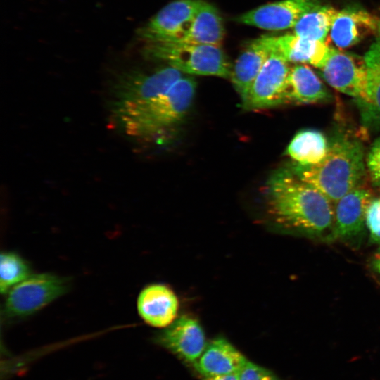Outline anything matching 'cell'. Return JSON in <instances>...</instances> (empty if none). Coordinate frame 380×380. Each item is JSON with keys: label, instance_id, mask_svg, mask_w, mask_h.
<instances>
[{"label": "cell", "instance_id": "obj_20", "mask_svg": "<svg viewBox=\"0 0 380 380\" xmlns=\"http://www.w3.org/2000/svg\"><path fill=\"white\" fill-rule=\"evenodd\" d=\"M378 37L365 56L367 72V101L359 106L365 123L380 125V23Z\"/></svg>", "mask_w": 380, "mask_h": 380}, {"label": "cell", "instance_id": "obj_6", "mask_svg": "<svg viewBox=\"0 0 380 380\" xmlns=\"http://www.w3.org/2000/svg\"><path fill=\"white\" fill-rule=\"evenodd\" d=\"M288 63L274 46L254 80L246 101L242 104L244 109L257 110L286 104L288 79L291 70Z\"/></svg>", "mask_w": 380, "mask_h": 380}, {"label": "cell", "instance_id": "obj_8", "mask_svg": "<svg viewBox=\"0 0 380 380\" xmlns=\"http://www.w3.org/2000/svg\"><path fill=\"white\" fill-rule=\"evenodd\" d=\"M320 69L322 77L334 89L355 98L358 105L367 101V72L365 60L331 49L326 63Z\"/></svg>", "mask_w": 380, "mask_h": 380}, {"label": "cell", "instance_id": "obj_28", "mask_svg": "<svg viewBox=\"0 0 380 380\" xmlns=\"http://www.w3.org/2000/svg\"><path fill=\"white\" fill-rule=\"evenodd\" d=\"M372 267L374 270L379 274L380 276V252L377 253L372 260Z\"/></svg>", "mask_w": 380, "mask_h": 380}, {"label": "cell", "instance_id": "obj_11", "mask_svg": "<svg viewBox=\"0 0 380 380\" xmlns=\"http://www.w3.org/2000/svg\"><path fill=\"white\" fill-rule=\"evenodd\" d=\"M158 342L186 362L194 363L206 346L203 330L197 320L182 316L158 336Z\"/></svg>", "mask_w": 380, "mask_h": 380}, {"label": "cell", "instance_id": "obj_22", "mask_svg": "<svg viewBox=\"0 0 380 380\" xmlns=\"http://www.w3.org/2000/svg\"><path fill=\"white\" fill-rule=\"evenodd\" d=\"M338 13L332 6L319 5L302 15L293 27L294 34L324 42Z\"/></svg>", "mask_w": 380, "mask_h": 380}, {"label": "cell", "instance_id": "obj_21", "mask_svg": "<svg viewBox=\"0 0 380 380\" xmlns=\"http://www.w3.org/2000/svg\"><path fill=\"white\" fill-rule=\"evenodd\" d=\"M329 143L321 132L303 129L295 134L287 146V155L293 163L308 166L320 163L326 156Z\"/></svg>", "mask_w": 380, "mask_h": 380}, {"label": "cell", "instance_id": "obj_13", "mask_svg": "<svg viewBox=\"0 0 380 380\" xmlns=\"http://www.w3.org/2000/svg\"><path fill=\"white\" fill-rule=\"evenodd\" d=\"M274 49L272 36L251 42L232 66L230 80L243 104L251 86Z\"/></svg>", "mask_w": 380, "mask_h": 380}, {"label": "cell", "instance_id": "obj_10", "mask_svg": "<svg viewBox=\"0 0 380 380\" xmlns=\"http://www.w3.org/2000/svg\"><path fill=\"white\" fill-rule=\"evenodd\" d=\"M322 0H281L262 5L238 16L240 23L266 30L293 27L303 14L321 5Z\"/></svg>", "mask_w": 380, "mask_h": 380}, {"label": "cell", "instance_id": "obj_4", "mask_svg": "<svg viewBox=\"0 0 380 380\" xmlns=\"http://www.w3.org/2000/svg\"><path fill=\"white\" fill-rule=\"evenodd\" d=\"M146 56L165 61L182 73L229 79L232 66L220 46L175 42L147 43Z\"/></svg>", "mask_w": 380, "mask_h": 380}, {"label": "cell", "instance_id": "obj_25", "mask_svg": "<svg viewBox=\"0 0 380 380\" xmlns=\"http://www.w3.org/2000/svg\"><path fill=\"white\" fill-rule=\"evenodd\" d=\"M366 165L372 184L380 187V137L372 144L367 156Z\"/></svg>", "mask_w": 380, "mask_h": 380}, {"label": "cell", "instance_id": "obj_18", "mask_svg": "<svg viewBox=\"0 0 380 380\" xmlns=\"http://www.w3.org/2000/svg\"><path fill=\"white\" fill-rule=\"evenodd\" d=\"M273 43L288 62L309 63L319 68L324 65L331 51L324 42L295 34L273 37Z\"/></svg>", "mask_w": 380, "mask_h": 380}, {"label": "cell", "instance_id": "obj_9", "mask_svg": "<svg viewBox=\"0 0 380 380\" xmlns=\"http://www.w3.org/2000/svg\"><path fill=\"white\" fill-rule=\"evenodd\" d=\"M202 0H175L141 27L138 35L147 43L171 42L189 25Z\"/></svg>", "mask_w": 380, "mask_h": 380}, {"label": "cell", "instance_id": "obj_23", "mask_svg": "<svg viewBox=\"0 0 380 380\" xmlns=\"http://www.w3.org/2000/svg\"><path fill=\"white\" fill-rule=\"evenodd\" d=\"M27 262L18 254L4 252L0 258V290L6 293L11 287L30 277Z\"/></svg>", "mask_w": 380, "mask_h": 380}, {"label": "cell", "instance_id": "obj_26", "mask_svg": "<svg viewBox=\"0 0 380 380\" xmlns=\"http://www.w3.org/2000/svg\"><path fill=\"white\" fill-rule=\"evenodd\" d=\"M239 380H278L270 370L248 361L239 372Z\"/></svg>", "mask_w": 380, "mask_h": 380}, {"label": "cell", "instance_id": "obj_2", "mask_svg": "<svg viewBox=\"0 0 380 380\" xmlns=\"http://www.w3.org/2000/svg\"><path fill=\"white\" fill-rule=\"evenodd\" d=\"M196 82L182 77L167 91L146 101L113 107L119 126L128 135L152 137L179 125L193 103Z\"/></svg>", "mask_w": 380, "mask_h": 380}, {"label": "cell", "instance_id": "obj_16", "mask_svg": "<svg viewBox=\"0 0 380 380\" xmlns=\"http://www.w3.org/2000/svg\"><path fill=\"white\" fill-rule=\"evenodd\" d=\"M380 20L358 7H348L338 11L331 27V37L339 48L350 47L367 34L378 31Z\"/></svg>", "mask_w": 380, "mask_h": 380}, {"label": "cell", "instance_id": "obj_1", "mask_svg": "<svg viewBox=\"0 0 380 380\" xmlns=\"http://www.w3.org/2000/svg\"><path fill=\"white\" fill-rule=\"evenodd\" d=\"M270 213L277 223L310 236L331 231L334 210L319 191L300 179L289 167L276 170L266 184Z\"/></svg>", "mask_w": 380, "mask_h": 380}, {"label": "cell", "instance_id": "obj_15", "mask_svg": "<svg viewBox=\"0 0 380 380\" xmlns=\"http://www.w3.org/2000/svg\"><path fill=\"white\" fill-rule=\"evenodd\" d=\"M178 308L176 295L163 284L146 286L137 299V309L141 318L156 327L169 326L175 319Z\"/></svg>", "mask_w": 380, "mask_h": 380}, {"label": "cell", "instance_id": "obj_17", "mask_svg": "<svg viewBox=\"0 0 380 380\" xmlns=\"http://www.w3.org/2000/svg\"><path fill=\"white\" fill-rule=\"evenodd\" d=\"M224 34L223 21L217 9L202 0L189 25L171 42L220 46Z\"/></svg>", "mask_w": 380, "mask_h": 380}, {"label": "cell", "instance_id": "obj_19", "mask_svg": "<svg viewBox=\"0 0 380 380\" xmlns=\"http://www.w3.org/2000/svg\"><path fill=\"white\" fill-rule=\"evenodd\" d=\"M331 95L311 68L305 65L291 68L286 104H312L328 101Z\"/></svg>", "mask_w": 380, "mask_h": 380}, {"label": "cell", "instance_id": "obj_3", "mask_svg": "<svg viewBox=\"0 0 380 380\" xmlns=\"http://www.w3.org/2000/svg\"><path fill=\"white\" fill-rule=\"evenodd\" d=\"M364 148L360 141L347 135L329 142L325 158L319 163L289 166L300 179L317 189L331 203L360 186L365 175Z\"/></svg>", "mask_w": 380, "mask_h": 380}, {"label": "cell", "instance_id": "obj_24", "mask_svg": "<svg viewBox=\"0 0 380 380\" xmlns=\"http://www.w3.org/2000/svg\"><path fill=\"white\" fill-rule=\"evenodd\" d=\"M365 225L372 241L380 244V198L371 201L366 213Z\"/></svg>", "mask_w": 380, "mask_h": 380}, {"label": "cell", "instance_id": "obj_7", "mask_svg": "<svg viewBox=\"0 0 380 380\" xmlns=\"http://www.w3.org/2000/svg\"><path fill=\"white\" fill-rule=\"evenodd\" d=\"M182 73L168 65L151 73H125L118 80L113 107L139 103L167 91Z\"/></svg>", "mask_w": 380, "mask_h": 380}, {"label": "cell", "instance_id": "obj_5", "mask_svg": "<svg viewBox=\"0 0 380 380\" xmlns=\"http://www.w3.org/2000/svg\"><path fill=\"white\" fill-rule=\"evenodd\" d=\"M68 281L52 274L30 276L10 290L5 311L10 317L30 315L66 292Z\"/></svg>", "mask_w": 380, "mask_h": 380}, {"label": "cell", "instance_id": "obj_27", "mask_svg": "<svg viewBox=\"0 0 380 380\" xmlns=\"http://www.w3.org/2000/svg\"><path fill=\"white\" fill-rule=\"evenodd\" d=\"M203 380H239V372L215 377H203Z\"/></svg>", "mask_w": 380, "mask_h": 380}, {"label": "cell", "instance_id": "obj_12", "mask_svg": "<svg viewBox=\"0 0 380 380\" xmlns=\"http://www.w3.org/2000/svg\"><path fill=\"white\" fill-rule=\"evenodd\" d=\"M371 193L360 186L353 189L335 204L334 222L331 237L349 239L360 234L365 225Z\"/></svg>", "mask_w": 380, "mask_h": 380}, {"label": "cell", "instance_id": "obj_14", "mask_svg": "<svg viewBox=\"0 0 380 380\" xmlns=\"http://www.w3.org/2000/svg\"><path fill=\"white\" fill-rule=\"evenodd\" d=\"M248 360L223 338L210 341L193 363L203 377H215L239 372Z\"/></svg>", "mask_w": 380, "mask_h": 380}]
</instances>
